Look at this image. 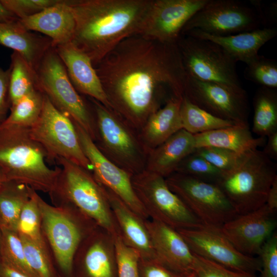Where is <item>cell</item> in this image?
I'll return each mask as SVG.
<instances>
[{"label": "cell", "mask_w": 277, "mask_h": 277, "mask_svg": "<svg viewBox=\"0 0 277 277\" xmlns=\"http://www.w3.org/2000/svg\"><path fill=\"white\" fill-rule=\"evenodd\" d=\"M94 68L111 108L141 130L161 107L168 90L184 95L186 73L176 43L133 35L123 40Z\"/></svg>", "instance_id": "cell-1"}, {"label": "cell", "mask_w": 277, "mask_h": 277, "mask_svg": "<svg viewBox=\"0 0 277 277\" xmlns=\"http://www.w3.org/2000/svg\"><path fill=\"white\" fill-rule=\"evenodd\" d=\"M75 21L72 43L94 67L123 40L138 35L152 0H67Z\"/></svg>", "instance_id": "cell-2"}, {"label": "cell", "mask_w": 277, "mask_h": 277, "mask_svg": "<svg viewBox=\"0 0 277 277\" xmlns=\"http://www.w3.org/2000/svg\"><path fill=\"white\" fill-rule=\"evenodd\" d=\"M47 162L44 150L31 137L29 129L0 127V170L7 181L49 194L54 188L60 167L51 168Z\"/></svg>", "instance_id": "cell-3"}, {"label": "cell", "mask_w": 277, "mask_h": 277, "mask_svg": "<svg viewBox=\"0 0 277 277\" xmlns=\"http://www.w3.org/2000/svg\"><path fill=\"white\" fill-rule=\"evenodd\" d=\"M55 163L60 172L49 194L52 205H72L114 237L120 235L105 190L92 172L64 159H57Z\"/></svg>", "instance_id": "cell-4"}, {"label": "cell", "mask_w": 277, "mask_h": 277, "mask_svg": "<svg viewBox=\"0 0 277 277\" xmlns=\"http://www.w3.org/2000/svg\"><path fill=\"white\" fill-rule=\"evenodd\" d=\"M42 230L61 277H72L75 253L98 225L72 205H51L38 194Z\"/></svg>", "instance_id": "cell-5"}, {"label": "cell", "mask_w": 277, "mask_h": 277, "mask_svg": "<svg viewBox=\"0 0 277 277\" xmlns=\"http://www.w3.org/2000/svg\"><path fill=\"white\" fill-rule=\"evenodd\" d=\"M271 160L258 149L246 153L236 167L223 172L215 183L239 215L266 204L269 190L277 178Z\"/></svg>", "instance_id": "cell-6"}, {"label": "cell", "mask_w": 277, "mask_h": 277, "mask_svg": "<svg viewBox=\"0 0 277 277\" xmlns=\"http://www.w3.org/2000/svg\"><path fill=\"white\" fill-rule=\"evenodd\" d=\"M96 125V145L110 161L132 175L145 170L147 153L134 128L111 109L90 97Z\"/></svg>", "instance_id": "cell-7"}, {"label": "cell", "mask_w": 277, "mask_h": 277, "mask_svg": "<svg viewBox=\"0 0 277 277\" xmlns=\"http://www.w3.org/2000/svg\"><path fill=\"white\" fill-rule=\"evenodd\" d=\"M36 73L37 89L60 111L82 128L95 142L96 129L93 110L72 84L54 47L46 53Z\"/></svg>", "instance_id": "cell-8"}, {"label": "cell", "mask_w": 277, "mask_h": 277, "mask_svg": "<svg viewBox=\"0 0 277 277\" xmlns=\"http://www.w3.org/2000/svg\"><path fill=\"white\" fill-rule=\"evenodd\" d=\"M31 137L44 150L48 162L68 160L87 170L92 167L81 147L73 121L60 111L44 94L43 109L30 128Z\"/></svg>", "instance_id": "cell-9"}, {"label": "cell", "mask_w": 277, "mask_h": 277, "mask_svg": "<svg viewBox=\"0 0 277 277\" xmlns=\"http://www.w3.org/2000/svg\"><path fill=\"white\" fill-rule=\"evenodd\" d=\"M133 189L149 219L176 230L205 226L169 188L165 178L147 170L133 175Z\"/></svg>", "instance_id": "cell-10"}, {"label": "cell", "mask_w": 277, "mask_h": 277, "mask_svg": "<svg viewBox=\"0 0 277 277\" xmlns=\"http://www.w3.org/2000/svg\"><path fill=\"white\" fill-rule=\"evenodd\" d=\"M187 75L199 80L243 88L237 62L222 47L210 41L181 35L176 42Z\"/></svg>", "instance_id": "cell-11"}, {"label": "cell", "mask_w": 277, "mask_h": 277, "mask_svg": "<svg viewBox=\"0 0 277 277\" xmlns=\"http://www.w3.org/2000/svg\"><path fill=\"white\" fill-rule=\"evenodd\" d=\"M165 180L170 190L206 227L221 229L239 215L215 183L176 172Z\"/></svg>", "instance_id": "cell-12"}, {"label": "cell", "mask_w": 277, "mask_h": 277, "mask_svg": "<svg viewBox=\"0 0 277 277\" xmlns=\"http://www.w3.org/2000/svg\"><path fill=\"white\" fill-rule=\"evenodd\" d=\"M261 24L254 9L235 0H208L190 18L181 35L192 30L217 36L251 31Z\"/></svg>", "instance_id": "cell-13"}, {"label": "cell", "mask_w": 277, "mask_h": 277, "mask_svg": "<svg viewBox=\"0 0 277 277\" xmlns=\"http://www.w3.org/2000/svg\"><path fill=\"white\" fill-rule=\"evenodd\" d=\"M183 96L216 116L248 126V102L243 88L202 81L186 75Z\"/></svg>", "instance_id": "cell-14"}, {"label": "cell", "mask_w": 277, "mask_h": 277, "mask_svg": "<svg viewBox=\"0 0 277 277\" xmlns=\"http://www.w3.org/2000/svg\"><path fill=\"white\" fill-rule=\"evenodd\" d=\"M177 231L192 252L198 256L239 272L255 274L261 271L259 258L240 252L220 229L204 226Z\"/></svg>", "instance_id": "cell-15"}, {"label": "cell", "mask_w": 277, "mask_h": 277, "mask_svg": "<svg viewBox=\"0 0 277 277\" xmlns=\"http://www.w3.org/2000/svg\"><path fill=\"white\" fill-rule=\"evenodd\" d=\"M74 124L81 147L92 167V172L96 180L113 192L142 218L149 219L133 189L132 175L107 158L88 134L78 125Z\"/></svg>", "instance_id": "cell-16"}, {"label": "cell", "mask_w": 277, "mask_h": 277, "mask_svg": "<svg viewBox=\"0 0 277 277\" xmlns=\"http://www.w3.org/2000/svg\"><path fill=\"white\" fill-rule=\"evenodd\" d=\"M208 0H152L139 33L145 38L176 43L190 18Z\"/></svg>", "instance_id": "cell-17"}, {"label": "cell", "mask_w": 277, "mask_h": 277, "mask_svg": "<svg viewBox=\"0 0 277 277\" xmlns=\"http://www.w3.org/2000/svg\"><path fill=\"white\" fill-rule=\"evenodd\" d=\"M275 212L265 204L256 210L238 215L220 230L238 251L254 256L276 231Z\"/></svg>", "instance_id": "cell-18"}, {"label": "cell", "mask_w": 277, "mask_h": 277, "mask_svg": "<svg viewBox=\"0 0 277 277\" xmlns=\"http://www.w3.org/2000/svg\"><path fill=\"white\" fill-rule=\"evenodd\" d=\"M72 277H117L114 238L98 226L81 243L73 260Z\"/></svg>", "instance_id": "cell-19"}, {"label": "cell", "mask_w": 277, "mask_h": 277, "mask_svg": "<svg viewBox=\"0 0 277 277\" xmlns=\"http://www.w3.org/2000/svg\"><path fill=\"white\" fill-rule=\"evenodd\" d=\"M145 223L156 260L177 273L193 272L195 255L178 231L151 219Z\"/></svg>", "instance_id": "cell-20"}, {"label": "cell", "mask_w": 277, "mask_h": 277, "mask_svg": "<svg viewBox=\"0 0 277 277\" xmlns=\"http://www.w3.org/2000/svg\"><path fill=\"white\" fill-rule=\"evenodd\" d=\"M55 48L76 90L111 109L90 57L72 43Z\"/></svg>", "instance_id": "cell-21"}, {"label": "cell", "mask_w": 277, "mask_h": 277, "mask_svg": "<svg viewBox=\"0 0 277 277\" xmlns=\"http://www.w3.org/2000/svg\"><path fill=\"white\" fill-rule=\"evenodd\" d=\"M19 22L27 29L49 37L53 47L71 43L75 29V18L67 0H59L35 14L19 19Z\"/></svg>", "instance_id": "cell-22"}, {"label": "cell", "mask_w": 277, "mask_h": 277, "mask_svg": "<svg viewBox=\"0 0 277 277\" xmlns=\"http://www.w3.org/2000/svg\"><path fill=\"white\" fill-rule=\"evenodd\" d=\"M104 188L123 242L137 251L141 259L156 260L146 220L139 216L113 192Z\"/></svg>", "instance_id": "cell-23"}, {"label": "cell", "mask_w": 277, "mask_h": 277, "mask_svg": "<svg viewBox=\"0 0 277 277\" xmlns=\"http://www.w3.org/2000/svg\"><path fill=\"white\" fill-rule=\"evenodd\" d=\"M277 34V31L271 27L259 28L239 34L217 36L197 30H192L182 36L211 41L222 47L237 62L249 64L258 55L259 49Z\"/></svg>", "instance_id": "cell-24"}, {"label": "cell", "mask_w": 277, "mask_h": 277, "mask_svg": "<svg viewBox=\"0 0 277 277\" xmlns=\"http://www.w3.org/2000/svg\"><path fill=\"white\" fill-rule=\"evenodd\" d=\"M0 45L18 53L35 72L46 53L53 47L51 39L27 29L19 19L0 23Z\"/></svg>", "instance_id": "cell-25"}, {"label": "cell", "mask_w": 277, "mask_h": 277, "mask_svg": "<svg viewBox=\"0 0 277 277\" xmlns=\"http://www.w3.org/2000/svg\"><path fill=\"white\" fill-rule=\"evenodd\" d=\"M195 148L194 135L182 129L149 152L145 170L166 178Z\"/></svg>", "instance_id": "cell-26"}, {"label": "cell", "mask_w": 277, "mask_h": 277, "mask_svg": "<svg viewBox=\"0 0 277 277\" xmlns=\"http://www.w3.org/2000/svg\"><path fill=\"white\" fill-rule=\"evenodd\" d=\"M182 98L171 97L148 119L139 134L147 154L183 129L180 110Z\"/></svg>", "instance_id": "cell-27"}, {"label": "cell", "mask_w": 277, "mask_h": 277, "mask_svg": "<svg viewBox=\"0 0 277 277\" xmlns=\"http://www.w3.org/2000/svg\"><path fill=\"white\" fill-rule=\"evenodd\" d=\"M194 135L195 148L214 147L239 153L258 149L265 144L264 137L253 136L248 126L236 125Z\"/></svg>", "instance_id": "cell-28"}, {"label": "cell", "mask_w": 277, "mask_h": 277, "mask_svg": "<svg viewBox=\"0 0 277 277\" xmlns=\"http://www.w3.org/2000/svg\"><path fill=\"white\" fill-rule=\"evenodd\" d=\"M33 189L13 181L6 182L0 188V226L17 231L22 210Z\"/></svg>", "instance_id": "cell-29"}, {"label": "cell", "mask_w": 277, "mask_h": 277, "mask_svg": "<svg viewBox=\"0 0 277 277\" xmlns=\"http://www.w3.org/2000/svg\"><path fill=\"white\" fill-rule=\"evenodd\" d=\"M276 89L261 87L253 98L252 131L259 137L268 136L277 131Z\"/></svg>", "instance_id": "cell-30"}, {"label": "cell", "mask_w": 277, "mask_h": 277, "mask_svg": "<svg viewBox=\"0 0 277 277\" xmlns=\"http://www.w3.org/2000/svg\"><path fill=\"white\" fill-rule=\"evenodd\" d=\"M183 129L193 135L238 125L216 116L183 96L180 110Z\"/></svg>", "instance_id": "cell-31"}, {"label": "cell", "mask_w": 277, "mask_h": 277, "mask_svg": "<svg viewBox=\"0 0 277 277\" xmlns=\"http://www.w3.org/2000/svg\"><path fill=\"white\" fill-rule=\"evenodd\" d=\"M44 94L35 89L10 107V113L0 127L31 128L38 120L43 107Z\"/></svg>", "instance_id": "cell-32"}, {"label": "cell", "mask_w": 277, "mask_h": 277, "mask_svg": "<svg viewBox=\"0 0 277 277\" xmlns=\"http://www.w3.org/2000/svg\"><path fill=\"white\" fill-rule=\"evenodd\" d=\"M9 69V97L11 106L37 87L36 72L15 51L11 55Z\"/></svg>", "instance_id": "cell-33"}, {"label": "cell", "mask_w": 277, "mask_h": 277, "mask_svg": "<svg viewBox=\"0 0 277 277\" xmlns=\"http://www.w3.org/2000/svg\"><path fill=\"white\" fill-rule=\"evenodd\" d=\"M0 256L10 266L27 277H38L27 261L24 246L16 231L1 228Z\"/></svg>", "instance_id": "cell-34"}, {"label": "cell", "mask_w": 277, "mask_h": 277, "mask_svg": "<svg viewBox=\"0 0 277 277\" xmlns=\"http://www.w3.org/2000/svg\"><path fill=\"white\" fill-rule=\"evenodd\" d=\"M38 196L37 192L33 190L29 200L21 213L17 232L19 235L25 236L42 247H48L42 232Z\"/></svg>", "instance_id": "cell-35"}, {"label": "cell", "mask_w": 277, "mask_h": 277, "mask_svg": "<svg viewBox=\"0 0 277 277\" xmlns=\"http://www.w3.org/2000/svg\"><path fill=\"white\" fill-rule=\"evenodd\" d=\"M19 236L28 264L38 277H61L48 247H42L25 236Z\"/></svg>", "instance_id": "cell-36"}, {"label": "cell", "mask_w": 277, "mask_h": 277, "mask_svg": "<svg viewBox=\"0 0 277 277\" xmlns=\"http://www.w3.org/2000/svg\"><path fill=\"white\" fill-rule=\"evenodd\" d=\"M245 77L263 87L277 88V63L273 59L258 55L247 65Z\"/></svg>", "instance_id": "cell-37"}, {"label": "cell", "mask_w": 277, "mask_h": 277, "mask_svg": "<svg viewBox=\"0 0 277 277\" xmlns=\"http://www.w3.org/2000/svg\"><path fill=\"white\" fill-rule=\"evenodd\" d=\"M175 172L215 184L223 173L205 159L194 153L181 161Z\"/></svg>", "instance_id": "cell-38"}, {"label": "cell", "mask_w": 277, "mask_h": 277, "mask_svg": "<svg viewBox=\"0 0 277 277\" xmlns=\"http://www.w3.org/2000/svg\"><path fill=\"white\" fill-rule=\"evenodd\" d=\"M200 156L223 172L229 171L237 166L246 153L214 147L196 148L193 152Z\"/></svg>", "instance_id": "cell-39"}, {"label": "cell", "mask_w": 277, "mask_h": 277, "mask_svg": "<svg viewBox=\"0 0 277 277\" xmlns=\"http://www.w3.org/2000/svg\"><path fill=\"white\" fill-rule=\"evenodd\" d=\"M116 251L117 277H139V252L127 245L120 235L114 237Z\"/></svg>", "instance_id": "cell-40"}, {"label": "cell", "mask_w": 277, "mask_h": 277, "mask_svg": "<svg viewBox=\"0 0 277 277\" xmlns=\"http://www.w3.org/2000/svg\"><path fill=\"white\" fill-rule=\"evenodd\" d=\"M194 254L193 272L196 277H256L255 274L235 271Z\"/></svg>", "instance_id": "cell-41"}, {"label": "cell", "mask_w": 277, "mask_h": 277, "mask_svg": "<svg viewBox=\"0 0 277 277\" xmlns=\"http://www.w3.org/2000/svg\"><path fill=\"white\" fill-rule=\"evenodd\" d=\"M19 19L35 14L57 3L59 0H0Z\"/></svg>", "instance_id": "cell-42"}, {"label": "cell", "mask_w": 277, "mask_h": 277, "mask_svg": "<svg viewBox=\"0 0 277 277\" xmlns=\"http://www.w3.org/2000/svg\"><path fill=\"white\" fill-rule=\"evenodd\" d=\"M261 263L259 277H277V234L275 231L258 254Z\"/></svg>", "instance_id": "cell-43"}, {"label": "cell", "mask_w": 277, "mask_h": 277, "mask_svg": "<svg viewBox=\"0 0 277 277\" xmlns=\"http://www.w3.org/2000/svg\"><path fill=\"white\" fill-rule=\"evenodd\" d=\"M138 273L139 277H186L187 275L170 269L155 259L145 260L141 258Z\"/></svg>", "instance_id": "cell-44"}, {"label": "cell", "mask_w": 277, "mask_h": 277, "mask_svg": "<svg viewBox=\"0 0 277 277\" xmlns=\"http://www.w3.org/2000/svg\"><path fill=\"white\" fill-rule=\"evenodd\" d=\"M9 68L4 70L0 68V125L7 117L10 104L9 97Z\"/></svg>", "instance_id": "cell-45"}, {"label": "cell", "mask_w": 277, "mask_h": 277, "mask_svg": "<svg viewBox=\"0 0 277 277\" xmlns=\"http://www.w3.org/2000/svg\"><path fill=\"white\" fill-rule=\"evenodd\" d=\"M266 145L262 151L265 154L271 159L277 158V131L268 136Z\"/></svg>", "instance_id": "cell-46"}, {"label": "cell", "mask_w": 277, "mask_h": 277, "mask_svg": "<svg viewBox=\"0 0 277 277\" xmlns=\"http://www.w3.org/2000/svg\"><path fill=\"white\" fill-rule=\"evenodd\" d=\"M0 277H27L8 264L0 256Z\"/></svg>", "instance_id": "cell-47"}, {"label": "cell", "mask_w": 277, "mask_h": 277, "mask_svg": "<svg viewBox=\"0 0 277 277\" xmlns=\"http://www.w3.org/2000/svg\"><path fill=\"white\" fill-rule=\"evenodd\" d=\"M266 204L272 210L277 209V178L273 182L268 193Z\"/></svg>", "instance_id": "cell-48"}, {"label": "cell", "mask_w": 277, "mask_h": 277, "mask_svg": "<svg viewBox=\"0 0 277 277\" xmlns=\"http://www.w3.org/2000/svg\"><path fill=\"white\" fill-rule=\"evenodd\" d=\"M18 19L19 18L9 10L0 1V23H9Z\"/></svg>", "instance_id": "cell-49"}, {"label": "cell", "mask_w": 277, "mask_h": 277, "mask_svg": "<svg viewBox=\"0 0 277 277\" xmlns=\"http://www.w3.org/2000/svg\"><path fill=\"white\" fill-rule=\"evenodd\" d=\"M7 181L5 176H4L2 171L0 170V188Z\"/></svg>", "instance_id": "cell-50"}, {"label": "cell", "mask_w": 277, "mask_h": 277, "mask_svg": "<svg viewBox=\"0 0 277 277\" xmlns=\"http://www.w3.org/2000/svg\"><path fill=\"white\" fill-rule=\"evenodd\" d=\"M186 277H196L195 273L193 272L188 275H187Z\"/></svg>", "instance_id": "cell-51"}, {"label": "cell", "mask_w": 277, "mask_h": 277, "mask_svg": "<svg viewBox=\"0 0 277 277\" xmlns=\"http://www.w3.org/2000/svg\"><path fill=\"white\" fill-rule=\"evenodd\" d=\"M1 240H2V229L0 226V248H1Z\"/></svg>", "instance_id": "cell-52"}]
</instances>
